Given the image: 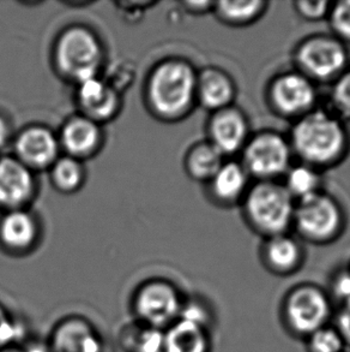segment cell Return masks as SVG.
<instances>
[{
    "instance_id": "1",
    "label": "cell",
    "mask_w": 350,
    "mask_h": 352,
    "mask_svg": "<svg viewBox=\"0 0 350 352\" xmlns=\"http://www.w3.org/2000/svg\"><path fill=\"white\" fill-rule=\"evenodd\" d=\"M347 131L325 111H311L299 118L292 131V147L310 166L331 165L345 154Z\"/></svg>"
},
{
    "instance_id": "2",
    "label": "cell",
    "mask_w": 350,
    "mask_h": 352,
    "mask_svg": "<svg viewBox=\"0 0 350 352\" xmlns=\"http://www.w3.org/2000/svg\"><path fill=\"white\" fill-rule=\"evenodd\" d=\"M335 305L327 289L313 283L290 287L281 300L279 320L292 338L305 340L310 334L332 324Z\"/></svg>"
},
{
    "instance_id": "3",
    "label": "cell",
    "mask_w": 350,
    "mask_h": 352,
    "mask_svg": "<svg viewBox=\"0 0 350 352\" xmlns=\"http://www.w3.org/2000/svg\"><path fill=\"white\" fill-rule=\"evenodd\" d=\"M197 75L181 60H167L152 72L148 85V99L155 113L175 119L189 112L196 99Z\"/></svg>"
},
{
    "instance_id": "4",
    "label": "cell",
    "mask_w": 350,
    "mask_h": 352,
    "mask_svg": "<svg viewBox=\"0 0 350 352\" xmlns=\"http://www.w3.org/2000/svg\"><path fill=\"white\" fill-rule=\"evenodd\" d=\"M295 204L284 186L261 181L245 197V213L252 226L269 237L285 234L293 223Z\"/></svg>"
},
{
    "instance_id": "5",
    "label": "cell",
    "mask_w": 350,
    "mask_h": 352,
    "mask_svg": "<svg viewBox=\"0 0 350 352\" xmlns=\"http://www.w3.org/2000/svg\"><path fill=\"white\" fill-rule=\"evenodd\" d=\"M104 59L99 38L83 27L64 32L56 45V63L64 76L77 83L97 76Z\"/></svg>"
},
{
    "instance_id": "6",
    "label": "cell",
    "mask_w": 350,
    "mask_h": 352,
    "mask_svg": "<svg viewBox=\"0 0 350 352\" xmlns=\"http://www.w3.org/2000/svg\"><path fill=\"white\" fill-rule=\"evenodd\" d=\"M185 298L181 291L171 281L162 279L145 281L138 286L131 298L135 321L165 331L179 319Z\"/></svg>"
},
{
    "instance_id": "7",
    "label": "cell",
    "mask_w": 350,
    "mask_h": 352,
    "mask_svg": "<svg viewBox=\"0 0 350 352\" xmlns=\"http://www.w3.org/2000/svg\"><path fill=\"white\" fill-rule=\"evenodd\" d=\"M293 221L310 242L327 243L340 234L343 217L336 201L318 191L296 202Z\"/></svg>"
},
{
    "instance_id": "8",
    "label": "cell",
    "mask_w": 350,
    "mask_h": 352,
    "mask_svg": "<svg viewBox=\"0 0 350 352\" xmlns=\"http://www.w3.org/2000/svg\"><path fill=\"white\" fill-rule=\"evenodd\" d=\"M292 148L287 140L276 133H261L251 138L244 147V167L247 173L271 181L287 173Z\"/></svg>"
},
{
    "instance_id": "9",
    "label": "cell",
    "mask_w": 350,
    "mask_h": 352,
    "mask_svg": "<svg viewBox=\"0 0 350 352\" xmlns=\"http://www.w3.org/2000/svg\"><path fill=\"white\" fill-rule=\"evenodd\" d=\"M347 59L346 48L341 41L327 36L307 38L296 53V62L303 75L320 81L341 76Z\"/></svg>"
},
{
    "instance_id": "10",
    "label": "cell",
    "mask_w": 350,
    "mask_h": 352,
    "mask_svg": "<svg viewBox=\"0 0 350 352\" xmlns=\"http://www.w3.org/2000/svg\"><path fill=\"white\" fill-rule=\"evenodd\" d=\"M317 93L303 74L289 72L277 77L270 87V100L281 115L303 117L312 111Z\"/></svg>"
},
{
    "instance_id": "11",
    "label": "cell",
    "mask_w": 350,
    "mask_h": 352,
    "mask_svg": "<svg viewBox=\"0 0 350 352\" xmlns=\"http://www.w3.org/2000/svg\"><path fill=\"white\" fill-rule=\"evenodd\" d=\"M47 344L52 352H106L104 338L97 329L78 315L59 320Z\"/></svg>"
},
{
    "instance_id": "12",
    "label": "cell",
    "mask_w": 350,
    "mask_h": 352,
    "mask_svg": "<svg viewBox=\"0 0 350 352\" xmlns=\"http://www.w3.org/2000/svg\"><path fill=\"white\" fill-rule=\"evenodd\" d=\"M19 162L30 170H43L58 160L59 141L54 133L43 128L32 126L19 133L14 143Z\"/></svg>"
},
{
    "instance_id": "13",
    "label": "cell",
    "mask_w": 350,
    "mask_h": 352,
    "mask_svg": "<svg viewBox=\"0 0 350 352\" xmlns=\"http://www.w3.org/2000/svg\"><path fill=\"white\" fill-rule=\"evenodd\" d=\"M34 189L30 168L16 157L0 159V206L10 210H21L33 196Z\"/></svg>"
},
{
    "instance_id": "14",
    "label": "cell",
    "mask_w": 350,
    "mask_h": 352,
    "mask_svg": "<svg viewBox=\"0 0 350 352\" xmlns=\"http://www.w3.org/2000/svg\"><path fill=\"white\" fill-rule=\"evenodd\" d=\"M209 135L210 143L224 157L246 146L248 124L240 111L227 107L215 112L209 125Z\"/></svg>"
},
{
    "instance_id": "15",
    "label": "cell",
    "mask_w": 350,
    "mask_h": 352,
    "mask_svg": "<svg viewBox=\"0 0 350 352\" xmlns=\"http://www.w3.org/2000/svg\"><path fill=\"white\" fill-rule=\"evenodd\" d=\"M77 101L83 116L97 124L113 118L120 107L115 88L97 76L78 83Z\"/></svg>"
},
{
    "instance_id": "16",
    "label": "cell",
    "mask_w": 350,
    "mask_h": 352,
    "mask_svg": "<svg viewBox=\"0 0 350 352\" xmlns=\"http://www.w3.org/2000/svg\"><path fill=\"white\" fill-rule=\"evenodd\" d=\"M261 261L275 276H292L303 266V249L285 234L269 237L261 249Z\"/></svg>"
},
{
    "instance_id": "17",
    "label": "cell",
    "mask_w": 350,
    "mask_h": 352,
    "mask_svg": "<svg viewBox=\"0 0 350 352\" xmlns=\"http://www.w3.org/2000/svg\"><path fill=\"white\" fill-rule=\"evenodd\" d=\"M163 349L165 352H211V329L178 319L163 331Z\"/></svg>"
},
{
    "instance_id": "18",
    "label": "cell",
    "mask_w": 350,
    "mask_h": 352,
    "mask_svg": "<svg viewBox=\"0 0 350 352\" xmlns=\"http://www.w3.org/2000/svg\"><path fill=\"white\" fill-rule=\"evenodd\" d=\"M38 234L36 220L25 210H9L0 220V243L9 252H28L35 245Z\"/></svg>"
},
{
    "instance_id": "19",
    "label": "cell",
    "mask_w": 350,
    "mask_h": 352,
    "mask_svg": "<svg viewBox=\"0 0 350 352\" xmlns=\"http://www.w3.org/2000/svg\"><path fill=\"white\" fill-rule=\"evenodd\" d=\"M60 144L69 157L81 160L93 155L101 143V129L84 116L70 119L62 130Z\"/></svg>"
},
{
    "instance_id": "20",
    "label": "cell",
    "mask_w": 350,
    "mask_h": 352,
    "mask_svg": "<svg viewBox=\"0 0 350 352\" xmlns=\"http://www.w3.org/2000/svg\"><path fill=\"white\" fill-rule=\"evenodd\" d=\"M235 96V86L226 72L218 69H208L197 77V91L200 104L208 110H224L232 104Z\"/></svg>"
},
{
    "instance_id": "21",
    "label": "cell",
    "mask_w": 350,
    "mask_h": 352,
    "mask_svg": "<svg viewBox=\"0 0 350 352\" xmlns=\"http://www.w3.org/2000/svg\"><path fill=\"white\" fill-rule=\"evenodd\" d=\"M248 176L242 164L223 162L218 173L209 182L213 197L222 204H233L240 200L246 191Z\"/></svg>"
},
{
    "instance_id": "22",
    "label": "cell",
    "mask_w": 350,
    "mask_h": 352,
    "mask_svg": "<svg viewBox=\"0 0 350 352\" xmlns=\"http://www.w3.org/2000/svg\"><path fill=\"white\" fill-rule=\"evenodd\" d=\"M120 343L125 352H162L165 350L163 331L137 321L124 327L120 334Z\"/></svg>"
},
{
    "instance_id": "23",
    "label": "cell",
    "mask_w": 350,
    "mask_h": 352,
    "mask_svg": "<svg viewBox=\"0 0 350 352\" xmlns=\"http://www.w3.org/2000/svg\"><path fill=\"white\" fill-rule=\"evenodd\" d=\"M223 162L222 154L211 143H199L189 151L186 168L194 179L210 182Z\"/></svg>"
},
{
    "instance_id": "24",
    "label": "cell",
    "mask_w": 350,
    "mask_h": 352,
    "mask_svg": "<svg viewBox=\"0 0 350 352\" xmlns=\"http://www.w3.org/2000/svg\"><path fill=\"white\" fill-rule=\"evenodd\" d=\"M266 3L261 0H237L215 3V12L224 23L246 25L264 14Z\"/></svg>"
},
{
    "instance_id": "25",
    "label": "cell",
    "mask_w": 350,
    "mask_h": 352,
    "mask_svg": "<svg viewBox=\"0 0 350 352\" xmlns=\"http://www.w3.org/2000/svg\"><path fill=\"white\" fill-rule=\"evenodd\" d=\"M285 177V186L290 196L294 200L298 199L303 200L307 196L313 195L319 191L320 186V177L314 167L307 164L298 165L295 167H289Z\"/></svg>"
},
{
    "instance_id": "26",
    "label": "cell",
    "mask_w": 350,
    "mask_h": 352,
    "mask_svg": "<svg viewBox=\"0 0 350 352\" xmlns=\"http://www.w3.org/2000/svg\"><path fill=\"white\" fill-rule=\"evenodd\" d=\"M52 182L58 190L73 192L84 181V168L81 160L72 157L58 159L52 165Z\"/></svg>"
},
{
    "instance_id": "27",
    "label": "cell",
    "mask_w": 350,
    "mask_h": 352,
    "mask_svg": "<svg viewBox=\"0 0 350 352\" xmlns=\"http://www.w3.org/2000/svg\"><path fill=\"white\" fill-rule=\"evenodd\" d=\"M307 352H346L347 345L334 324H327L303 340Z\"/></svg>"
},
{
    "instance_id": "28",
    "label": "cell",
    "mask_w": 350,
    "mask_h": 352,
    "mask_svg": "<svg viewBox=\"0 0 350 352\" xmlns=\"http://www.w3.org/2000/svg\"><path fill=\"white\" fill-rule=\"evenodd\" d=\"M27 342V327L0 303V349L21 346Z\"/></svg>"
},
{
    "instance_id": "29",
    "label": "cell",
    "mask_w": 350,
    "mask_h": 352,
    "mask_svg": "<svg viewBox=\"0 0 350 352\" xmlns=\"http://www.w3.org/2000/svg\"><path fill=\"white\" fill-rule=\"evenodd\" d=\"M179 319L187 320L210 329L213 326L211 309L200 298H185Z\"/></svg>"
},
{
    "instance_id": "30",
    "label": "cell",
    "mask_w": 350,
    "mask_h": 352,
    "mask_svg": "<svg viewBox=\"0 0 350 352\" xmlns=\"http://www.w3.org/2000/svg\"><path fill=\"white\" fill-rule=\"evenodd\" d=\"M330 23L338 38L350 41V0L340 1L331 6Z\"/></svg>"
},
{
    "instance_id": "31",
    "label": "cell",
    "mask_w": 350,
    "mask_h": 352,
    "mask_svg": "<svg viewBox=\"0 0 350 352\" xmlns=\"http://www.w3.org/2000/svg\"><path fill=\"white\" fill-rule=\"evenodd\" d=\"M327 294L331 297L334 305H341L350 300V268L347 266L334 273Z\"/></svg>"
},
{
    "instance_id": "32",
    "label": "cell",
    "mask_w": 350,
    "mask_h": 352,
    "mask_svg": "<svg viewBox=\"0 0 350 352\" xmlns=\"http://www.w3.org/2000/svg\"><path fill=\"white\" fill-rule=\"evenodd\" d=\"M332 102L342 116L350 117V72L337 77L332 89Z\"/></svg>"
},
{
    "instance_id": "33",
    "label": "cell",
    "mask_w": 350,
    "mask_h": 352,
    "mask_svg": "<svg viewBox=\"0 0 350 352\" xmlns=\"http://www.w3.org/2000/svg\"><path fill=\"white\" fill-rule=\"evenodd\" d=\"M296 11L303 19L307 21H320V19L327 17L330 14L331 10V3L329 1H308V0H301L295 3Z\"/></svg>"
},
{
    "instance_id": "34",
    "label": "cell",
    "mask_w": 350,
    "mask_h": 352,
    "mask_svg": "<svg viewBox=\"0 0 350 352\" xmlns=\"http://www.w3.org/2000/svg\"><path fill=\"white\" fill-rule=\"evenodd\" d=\"M332 324L341 333L347 349H350V300L335 307Z\"/></svg>"
},
{
    "instance_id": "35",
    "label": "cell",
    "mask_w": 350,
    "mask_h": 352,
    "mask_svg": "<svg viewBox=\"0 0 350 352\" xmlns=\"http://www.w3.org/2000/svg\"><path fill=\"white\" fill-rule=\"evenodd\" d=\"M10 135V125L6 119L3 118L0 116V148L5 147L6 143L9 142Z\"/></svg>"
},
{
    "instance_id": "36",
    "label": "cell",
    "mask_w": 350,
    "mask_h": 352,
    "mask_svg": "<svg viewBox=\"0 0 350 352\" xmlns=\"http://www.w3.org/2000/svg\"><path fill=\"white\" fill-rule=\"evenodd\" d=\"M0 352H24L21 346H9V348L0 349Z\"/></svg>"
},
{
    "instance_id": "37",
    "label": "cell",
    "mask_w": 350,
    "mask_h": 352,
    "mask_svg": "<svg viewBox=\"0 0 350 352\" xmlns=\"http://www.w3.org/2000/svg\"><path fill=\"white\" fill-rule=\"evenodd\" d=\"M162 352H165V350H163V351H162Z\"/></svg>"
},
{
    "instance_id": "38",
    "label": "cell",
    "mask_w": 350,
    "mask_h": 352,
    "mask_svg": "<svg viewBox=\"0 0 350 352\" xmlns=\"http://www.w3.org/2000/svg\"><path fill=\"white\" fill-rule=\"evenodd\" d=\"M348 267H349V268H350V265H349V266H348Z\"/></svg>"
},
{
    "instance_id": "39",
    "label": "cell",
    "mask_w": 350,
    "mask_h": 352,
    "mask_svg": "<svg viewBox=\"0 0 350 352\" xmlns=\"http://www.w3.org/2000/svg\"><path fill=\"white\" fill-rule=\"evenodd\" d=\"M347 352V351H346Z\"/></svg>"
}]
</instances>
